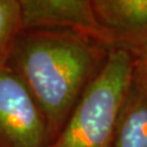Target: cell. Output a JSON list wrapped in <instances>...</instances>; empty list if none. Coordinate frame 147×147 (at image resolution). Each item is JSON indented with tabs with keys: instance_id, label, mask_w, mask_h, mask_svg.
Instances as JSON below:
<instances>
[{
	"instance_id": "cell-4",
	"label": "cell",
	"mask_w": 147,
	"mask_h": 147,
	"mask_svg": "<svg viewBox=\"0 0 147 147\" xmlns=\"http://www.w3.org/2000/svg\"><path fill=\"white\" fill-rule=\"evenodd\" d=\"M20 5L22 30L75 32L111 49L96 19L92 0H20Z\"/></svg>"
},
{
	"instance_id": "cell-6",
	"label": "cell",
	"mask_w": 147,
	"mask_h": 147,
	"mask_svg": "<svg viewBox=\"0 0 147 147\" xmlns=\"http://www.w3.org/2000/svg\"><path fill=\"white\" fill-rule=\"evenodd\" d=\"M113 147H147V88L134 72L119 109Z\"/></svg>"
},
{
	"instance_id": "cell-3",
	"label": "cell",
	"mask_w": 147,
	"mask_h": 147,
	"mask_svg": "<svg viewBox=\"0 0 147 147\" xmlns=\"http://www.w3.org/2000/svg\"><path fill=\"white\" fill-rule=\"evenodd\" d=\"M47 120L18 75L0 68V147H49Z\"/></svg>"
},
{
	"instance_id": "cell-2",
	"label": "cell",
	"mask_w": 147,
	"mask_h": 147,
	"mask_svg": "<svg viewBox=\"0 0 147 147\" xmlns=\"http://www.w3.org/2000/svg\"><path fill=\"white\" fill-rule=\"evenodd\" d=\"M134 72V56L112 48L99 74L49 147H113L119 109Z\"/></svg>"
},
{
	"instance_id": "cell-7",
	"label": "cell",
	"mask_w": 147,
	"mask_h": 147,
	"mask_svg": "<svg viewBox=\"0 0 147 147\" xmlns=\"http://www.w3.org/2000/svg\"><path fill=\"white\" fill-rule=\"evenodd\" d=\"M21 30L20 0H0V68L5 67Z\"/></svg>"
},
{
	"instance_id": "cell-5",
	"label": "cell",
	"mask_w": 147,
	"mask_h": 147,
	"mask_svg": "<svg viewBox=\"0 0 147 147\" xmlns=\"http://www.w3.org/2000/svg\"><path fill=\"white\" fill-rule=\"evenodd\" d=\"M95 16L112 48L132 55L147 48V0H92Z\"/></svg>"
},
{
	"instance_id": "cell-8",
	"label": "cell",
	"mask_w": 147,
	"mask_h": 147,
	"mask_svg": "<svg viewBox=\"0 0 147 147\" xmlns=\"http://www.w3.org/2000/svg\"><path fill=\"white\" fill-rule=\"evenodd\" d=\"M134 56V75L147 88V48Z\"/></svg>"
},
{
	"instance_id": "cell-1",
	"label": "cell",
	"mask_w": 147,
	"mask_h": 147,
	"mask_svg": "<svg viewBox=\"0 0 147 147\" xmlns=\"http://www.w3.org/2000/svg\"><path fill=\"white\" fill-rule=\"evenodd\" d=\"M109 51L105 44L71 31L22 30L16 36L5 67L36 100L51 143L104 68Z\"/></svg>"
}]
</instances>
